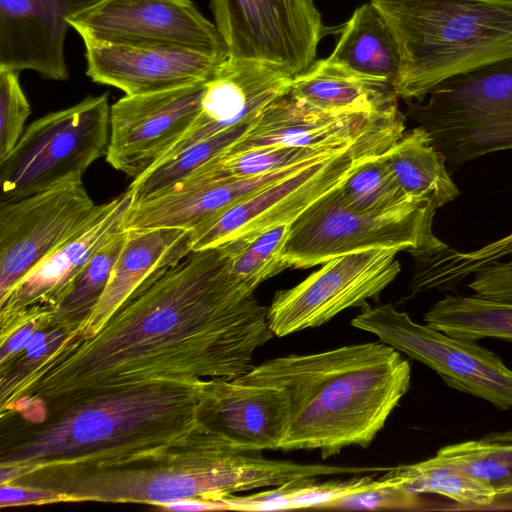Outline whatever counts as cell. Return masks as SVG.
<instances>
[{
  "mask_svg": "<svg viewBox=\"0 0 512 512\" xmlns=\"http://www.w3.org/2000/svg\"><path fill=\"white\" fill-rule=\"evenodd\" d=\"M82 178L0 203V297L52 252L78 234L104 209Z\"/></svg>",
  "mask_w": 512,
  "mask_h": 512,
  "instance_id": "obj_11",
  "label": "cell"
},
{
  "mask_svg": "<svg viewBox=\"0 0 512 512\" xmlns=\"http://www.w3.org/2000/svg\"><path fill=\"white\" fill-rule=\"evenodd\" d=\"M69 23L82 40L167 44L228 56L215 23L192 0H98Z\"/></svg>",
  "mask_w": 512,
  "mask_h": 512,
  "instance_id": "obj_14",
  "label": "cell"
},
{
  "mask_svg": "<svg viewBox=\"0 0 512 512\" xmlns=\"http://www.w3.org/2000/svg\"><path fill=\"white\" fill-rule=\"evenodd\" d=\"M421 504L420 495L384 474L374 487L337 499L326 509H416Z\"/></svg>",
  "mask_w": 512,
  "mask_h": 512,
  "instance_id": "obj_37",
  "label": "cell"
},
{
  "mask_svg": "<svg viewBox=\"0 0 512 512\" xmlns=\"http://www.w3.org/2000/svg\"><path fill=\"white\" fill-rule=\"evenodd\" d=\"M383 155L384 153L361 164L339 186L340 195L349 208L364 214H382L417 202L438 205L429 200L410 197L399 184Z\"/></svg>",
  "mask_w": 512,
  "mask_h": 512,
  "instance_id": "obj_34",
  "label": "cell"
},
{
  "mask_svg": "<svg viewBox=\"0 0 512 512\" xmlns=\"http://www.w3.org/2000/svg\"><path fill=\"white\" fill-rule=\"evenodd\" d=\"M132 203L129 189L106 202L102 212L91 223L0 297V328L7 327L29 309H55L91 257L112 235L123 229Z\"/></svg>",
  "mask_w": 512,
  "mask_h": 512,
  "instance_id": "obj_19",
  "label": "cell"
},
{
  "mask_svg": "<svg viewBox=\"0 0 512 512\" xmlns=\"http://www.w3.org/2000/svg\"><path fill=\"white\" fill-rule=\"evenodd\" d=\"M423 320L428 326L460 339L497 338L512 343V302L476 294L446 295L429 308Z\"/></svg>",
  "mask_w": 512,
  "mask_h": 512,
  "instance_id": "obj_27",
  "label": "cell"
},
{
  "mask_svg": "<svg viewBox=\"0 0 512 512\" xmlns=\"http://www.w3.org/2000/svg\"><path fill=\"white\" fill-rule=\"evenodd\" d=\"M327 158L329 157L313 159L288 169L255 177L182 180L157 195L132 204L125 217L123 229L193 230L266 186Z\"/></svg>",
  "mask_w": 512,
  "mask_h": 512,
  "instance_id": "obj_21",
  "label": "cell"
},
{
  "mask_svg": "<svg viewBox=\"0 0 512 512\" xmlns=\"http://www.w3.org/2000/svg\"><path fill=\"white\" fill-rule=\"evenodd\" d=\"M468 287L476 295L512 302V256L476 271Z\"/></svg>",
  "mask_w": 512,
  "mask_h": 512,
  "instance_id": "obj_38",
  "label": "cell"
},
{
  "mask_svg": "<svg viewBox=\"0 0 512 512\" xmlns=\"http://www.w3.org/2000/svg\"><path fill=\"white\" fill-rule=\"evenodd\" d=\"M404 132L401 114L363 135L346 150L303 167L239 201L191 230L192 250L217 247L291 224L315 201L339 187L357 167L385 153Z\"/></svg>",
  "mask_w": 512,
  "mask_h": 512,
  "instance_id": "obj_8",
  "label": "cell"
},
{
  "mask_svg": "<svg viewBox=\"0 0 512 512\" xmlns=\"http://www.w3.org/2000/svg\"><path fill=\"white\" fill-rule=\"evenodd\" d=\"M288 94L311 107L337 114H380L398 109L392 83L328 58L314 61L295 76Z\"/></svg>",
  "mask_w": 512,
  "mask_h": 512,
  "instance_id": "obj_24",
  "label": "cell"
},
{
  "mask_svg": "<svg viewBox=\"0 0 512 512\" xmlns=\"http://www.w3.org/2000/svg\"><path fill=\"white\" fill-rule=\"evenodd\" d=\"M492 248L498 258L512 256V232L493 241Z\"/></svg>",
  "mask_w": 512,
  "mask_h": 512,
  "instance_id": "obj_41",
  "label": "cell"
},
{
  "mask_svg": "<svg viewBox=\"0 0 512 512\" xmlns=\"http://www.w3.org/2000/svg\"><path fill=\"white\" fill-rule=\"evenodd\" d=\"M159 508L170 511H211L228 510V505L223 500L184 499L163 504Z\"/></svg>",
  "mask_w": 512,
  "mask_h": 512,
  "instance_id": "obj_40",
  "label": "cell"
},
{
  "mask_svg": "<svg viewBox=\"0 0 512 512\" xmlns=\"http://www.w3.org/2000/svg\"><path fill=\"white\" fill-rule=\"evenodd\" d=\"M206 381L126 387L53 410L2 447L0 483L51 465L109 466L158 456L202 423Z\"/></svg>",
  "mask_w": 512,
  "mask_h": 512,
  "instance_id": "obj_2",
  "label": "cell"
},
{
  "mask_svg": "<svg viewBox=\"0 0 512 512\" xmlns=\"http://www.w3.org/2000/svg\"><path fill=\"white\" fill-rule=\"evenodd\" d=\"M434 458L490 486L496 502L512 495V429L444 446Z\"/></svg>",
  "mask_w": 512,
  "mask_h": 512,
  "instance_id": "obj_29",
  "label": "cell"
},
{
  "mask_svg": "<svg viewBox=\"0 0 512 512\" xmlns=\"http://www.w3.org/2000/svg\"><path fill=\"white\" fill-rule=\"evenodd\" d=\"M400 53L398 97L422 99L454 75L512 58V0H370Z\"/></svg>",
  "mask_w": 512,
  "mask_h": 512,
  "instance_id": "obj_5",
  "label": "cell"
},
{
  "mask_svg": "<svg viewBox=\"0 0 512 512\" xmlns=\"http://www.w3.org/2000/svg\"><path fill=\"white\" fill-rule=\"evenodd\" d=\"M351 144L329 148L263 146L225 152L207 162L183 180L247 178L266 175L313 159L333 156L344 151Z\"/></svg>",
  "mask_w": 512,
  "mask_h": 512,
  "instance_id": "obj_31",
  "label": "cell"
},
{
  "mask_svg": "<svg viewBox=\"0 0 512 512\" xmlns=\"http://www.w3.org/2000/svg\"><path fill=\"white\" fill-rule=\"evenodd\" d=\"M202 422L243 450H278L288 427V401L274 387L211 379L204 386Z\"/></svg>",
  "mask_w": 512,
  "mask_h": 512,
  "instance_id": "obj_22",
  "label": "cell"
},
{
  "mask_svg": "<svg viewBox=\"0 0 512 512\" xmlns=\"http://www.w3.org/2000/svg\"><path fill=\"white\" fill-rule=\"evenodd\" d=\"M332 465L264 458L243 450L204 422L190 438L152 458L119 465L59 464L27 472L12 483L55 492L61 502L163 504L222 501L235 493L332 475Z\"/></svg>",
  "mask_w": 512,
  "mask_h": 512,
  "instance_id": "obj_4",
  "label": "cell"
},
{
  "mask_svg": "<svg viewBox=\"0 0 512 512\" xmlns=\"http://www.w3.org/2000/svg\"><path fill=\"white\" fill-rule=\"evenodd\" d=\"M406 115L429 135L451 173L486 154L512 149V58L449 77Z\"/></svg>",
  "mask_w": 512,
  "mask_h": 512,
  "instance_id": "obj_6",
  "label": "cell"
},
{
  "mask_svg": "<svg viewBox=\"0 0 512 512\" xmlns=\"http://www.w3.org/2000/svg\"><path fill=\"white\" fill-rule=\"evenodd\" d=\"M231 272L220 246L192 250L141 284L90 337L67 335L0 389L31 423L83 398L154 383L237 379L274 337L268 307Z\"/></svg>",
  "mask_w": 512,
  "mask_h": 512,
  "instance_id": "obj_1",
  "label": "cell"
},
{
  "mask_svg": "<svg viewBox=\"0 0 512 512\" xmlns=\"http://www.w3.org/2000/svg\"><path fill=\"white\" fill-rule=\"evenodd\" d=\"M383 158L412 198L429 200L443 207L460 195L445 160L420 126L404 132Z\"/></svg>",
  "mask_w": 512,
  "mask_h": 512,
  "instance_id": "obj_26",
  "label": "cell"
},
{
  "mask_svg": "<svg viewBox=\"0 0 512 512\" xmlns=\"http://www.w3.org/2000/svg\"><path fill=\"white\" fill-rule=\"evenodd\" d=\"M108 93L51 112L31 123L0 161V203L49 189L106 156L110 137Z\"/></svg>",
  "mask_w": 512,
  "mask_h": 512,
  "instance_id": "obj_9",
  "label": "cell"
},
{
  "mask_svg": "<svg viewBox=\"0 0 512 512\" xmlns=\"http://www.w3.org/2000/svg\"><path fill=\"white\" fill-rule=\"evenodd\" d=\"M250 125L234 127L198 142L136 176L128 187L133 198L132 204L171 188L207 162L228 151Z\"/></svg>",
  "mask_w": 512,
  "mask_h": 512,
  "instance_id": "obj_33",
  "label": "cell"
},
{
  "mask_svg": "<svg viewBox=\"0 0 512 512\" xmlns=\"http://www.w3.org/2000/svg\"><path fill=\"white\" fill-rule=\"evenodd\" d=\"M351 325L425 364L449 387L483 399L500 410L512 408V369L477 341L416 323L392 303L378 307L366 303Z\"/></svg>",
  "mask_w": 512,
  "mask_h": 512,
  "instance_id": "obj_10",
  "label": "cell"
},
{
  "mask_svg": "<svg viewBox=\"0 0 512 512\" xmlns=\"http://www.w3.org/2000/svg\"><path fill=\"white\" fill-rule=\"evenodd\" d=\"M206 82L117 100L110 107L106 161L133 178L159 162L197 117Z\"/></svg>",
  "mask_w": 512,
  "mask_h": 512,
  "instance_id": "obj_15",
  "label": "cell"
},
{
  "mask_svg": "<svg viewBox=\"0 0 512 512\" xmlns=\"http://www.w3.org/2000/svg\"><path fill=\"white\" fill-rule=\"evenodd\" d=\"M399 109L380 114H337L282 96L270 103L226 152L263 146L343 147L400 116Z\"/></svg>",
  "mask_w": 512,
  "mask_h": 512,
  "instance_id": "obj_20",
  "label": "cell"
},
{
  "mask_svg": "<svg viewBox=\"0 0 512 512\" xmlns=\"http://www.w3.org/2000/svg\"><path fill=\"white\" fill-rule=\"evenodd\" d=\"M97 1L0 0V66L31 70L47 80H67L69 19Z\"/></svg>",
  "mask_w": 512,
  "mask_h": 512,
  "instance_id": "obj_18",
  "label": "cell"
},
{
  "mask_svg": "<svg viewBox=\"0 0 512 512\" xmlns=\"http://www.w3.org/2000/svg\"><path fill=\"white\" fill-rule=\"evenodd\" d=\"M379 479L373 475L347 480L319 481L306 478L289 482L248 496H230L223 499L228 510L272 511L300 508H325L337 499L374 487Z\"/></svg>",
  "mask_w": 512,
  "mask_h": 512,
  "instance_id": "obj_30",
  "label": "cell"
},
{
  "mask_svg": "<svg viewBox=\"0 0 512 512\" xmlns=\"http://www.w3.org/2000/svg\"><path fill=\"white\" fill-rule=\"evenodd\" d=\"M127 238V230L117 231L86 263L64 299L54 309L53 319L56 324L71 332L92 313L108 284Z\"/></svg>",
  "mask_w": 512,
  "mask_h": 512,
  "instance_id": "obj_32",
  "label": "cell"
},
{
  "mask_svg": "<svg viewBox=\"0 0 512 512\" xmlns=\"http://www.w3.org/2000/svg\"><path fill=\"white\" fill-rule=\"evenodd\" d=\"M289 231L290 224H283L219 246L225 253L231 272L255 290L260 283L289 268L282 257Z\"/></svg>",
  "mask_w": 512,
  "mask_h": 512,
  "instance_id": "obj_35",
  "label": "cell"
},
{
  "mask_svg": "<svg viewBox=\"0 0 512 512\" xmlns=\"http://www.w3.org/2000/svg\"><path fill=\"white\" fill-rule=\"evenodd\" d=\"M328 59L358 73L387 80L393 86L401 64L394 35L371 2L353 12Z\"/></svg>",
  "mask_w": 512,
  "mask_h": 512,
  "instance_id": "obj_25",
  "label": "cell"
},
{
  "mask_svg": "<svg viewBox=\"0 0 512 512\" xmlns=\"http://www.w3.org/2000/svg\"><path fill=\"white\" fill-rule=\"evenodd\" d=\"M86 75L125 95L172 89L212 77L224 59L195 49L150 43L83 40Z\"/></svg>",
  "mask_w": 512,
  "mask_h": 512,
  "instance_id": "obj_16",
  "label": "cell"
},
{
  "mask_svg": "<svg viewBox=\"0 0 512 512\" xmlns=\"http://www.w3.org/2000/svg\"><path fill=\"white\" fill-rule=\"evenodd\" d=\"M385 475L412 493L437 494L452 502L453 510H488L497 499L488 485L433 457L390 467Z\"/></svg>",
  "mask_w": 512,
  "mask_h": 512,
  "instance_id": "obj_28",
  "label": "cell"
},
{
  "mask_svg": "<svg viewBox=\"0 0 512 512\" xmlns=\"http://www.w3.org/2000/svg\"><path fill=\"white\" fill-rule=\"evenodd\" d=\"M293 79L275 65L228 55L207 80L194 122L160 161L226 130L250 125L290 92Z\"/></svg>",
  "mask_w": 512,
  "mask_h": 512,
  "instance_id": "obj_17",
  "label": "cell"
},
{
  "mask_svg": "<svg viewBox=\"0 0 512 512\" xmlns=\"http://www.w3.org/2000/svg\"><path fill=\"white\" fill-rule=\"evenodd\" d=\"M127 231L125 246L99 302L87 319L69 335L90 337L95 334L141 284L192 251L191 230L153 228Z\"/></svg>",
  "mask_w": 512,
  "mask_h": 512,
  "instance_id": "obj_23",
  "label": "cell"
},
{
  "mask_svg": "<svg viewBox=\"0 0 512 512\" xmlns=\"http://www.w3.org/2000/svg\"><path fill=\"white\" fill-rule=\"evenodd\" d=\"M396 249H370L335 257L296 286L275 293L268 307L274 336L318 327L343 310L362 307L401 271Z\"/></svg>",
  "mask_w": 512,
  "mask_h": 512,
  "instance_id": "obj_13",
  "label": "cell"
},
{
  "mask_svg": "<svg viewBox=\"0 0 512 512\" xmlns=\"http://www.w3.org/2000/svg\"><path fill=\"white\" fill-rule=\"evenodd\" d=\"M228 55L269 63L295 77L315 61L323 35L312 0H211Z\"/></svg>",
  "mask_w": 512,
  "mask_h": 512,
  "instance_id": "obj_12",
  "label": "cell"
},
{
  "mask_svg": "<svg viewBox=\"0 0 512 512\" xmlns=\"http://www.w3.org/2000/svg\"><path fill=\"white\" fill-rule=\"evenodd\" d=\"M18 74L13 69L0 66V161L13 151L31 114Z\"/></svg>",
  "mask_w": 512,
  "mask_h": 512,
  "instance_id": "obj_36",
  "label": "cell"
},
{
  "mask_svg": "<svg viewBox=\"0 0 512 512\" xmlns=\"http://www.w3.org/2000/svg\"><path fill=\"white\" fill-rule=\"evenodd\" d=\"M338 188L323 195L290 224L282 250L289 268H310L370 249L405 250L413 256L449 247L433 232L438 205L417 202L382 214H364L349 208Z\"/></svg>",
  "mask_w": 512,
  "mask_h": 512,
  "instance_id": "obj_7",
  "label": "cell"
},
{
  "mask_svg": "<svg viewBox=\"0 0 512 512\" xmlns=\"http://www.w3.org/2000/svg\"><path fill=\"white\" fill-rule=\"evenodd\" d=\"M234 380L284 392L288 427L280 449H318L326 459L371 444L409 390L411 366L392 346L368 342L268 359Z\"/></svg>",
  "mask_w": 512,
  "mask_h": 512,
  "instance_id": "obj_3",
  "label": "cell"
},
{
  "mask_svg": "<svg viewBox=\"0 0 512 512\" xmlns=\"http://www.w3.org/2000/svg\"><path fill=\"white\" fill-rule=\"evenodd\" d=\"M61 502L58 495L48 489L21 485L0 484V506L44 505Z\"/></svg>",
  "mask_w": 512,
  "mask_h": 512,
  "instance_id": "obj_39",
  "label": "cell"
}]
</instances>
